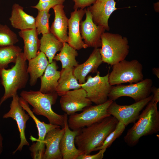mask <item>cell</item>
<instances>
[{"instance_id": "6da1fadb", "label": "cell", "mask_w": 159, "mask_h": 159, "mask_svg": "<svg viewBox=\"0 0 159 159\" xmlns=\"http://www.w3.org/2000/svg\"><path fill=\"white\" fill-rule=\"evenodd\" d=\"M118 120L110 115L89 126L81 128L75 139L77 148L85 154H89L101 146L115 128Z\"/></svg>"}, {"instance_id": "7a4b0ae2", "label": "cell", "mask_w": 159, "mask_h": 159, "mask_svg": "<svg viewBox=\"0 0 159 159\" xmlns=\"http://www.w3.org/2000/svg\"><path fill=\"white\" fill-rule=\"evenodd\" d=\"M157 104L150 101L140 115L137 121L127 130L124 140L129 146L136 145L143 136L159 131V112Z\"/></svg>"}, {"instance_id": "3957f363", "label": "cell", "mask_w": 159, "mask_h": 159, "mask_svg": "<svg viewBox=\"0 0 159 159\" xmlns=\"http://www.w3.org/2000/svg\"><path fill=\"white\" fill-rule=\"evenodd\" d=\"M26 61L21 52L11 68L0 69L1 82L4 89V94L0 101L1 105L17 94L18 90L26 87L29 79Z\"/></svg>"}, {"instance_id": "277c9868", "label": "cell", "mask_w": 159, "mask_h": 159, "mask_svg": "<svg viewBox=\"0 0 159 159\" xmlns=\"http://www.w3.org/2000/svg\"><path fill=\"white\" fill-rule=\"evenodd\" d=\"M21 97L33 107L32 112L38 115L46 117L50 123L64 126V115L54 112L52 106L56 102L58 95L57 92L43 93L39 91H22Z\"/></svg>"}, {"instance_id": "5b68a950", "label": "cell", "mask_w": 159, "mask_h": 159, "mask_svg": "<svg viewBox=\"0 0 159 159\" xmlns=\"http://www.w3.org/2000/svg\"><path fill=\"white\" fill-rule=\"evenodd\" d=\"M101 40L100 52L103 62L112 66L125 59L128 55L129 46L126 37L105 32Z\"/></svg>"}, {"instance_id": "8992f818", "label": "cell", "mask_w": 159, "mask_h": 159, "mask_svg": "<svg viewBox=\"0 0 159 159\" xmlns=\"http://www.w3.org/2000/svg\"><path fill=\"white\" fill-rule=\"evenodd\" d=\"M143 66L138 60L125 59L112 65L108 80L111 86L122 83H136L143 80Z\"/></svg>"}, {"instance_id": "52a82bcc", "label": "cell", "mask_w": 159, "mask_h": 159, "mask_svg": "<svg viewBox=\"0 0 159 159\" xmlns=\"http://www.w3.org/2000/svg\"><path fill=\"white\" fill-rule=\"evenodd\" d=\"M113 101L109 99L102 104L90 105L85 108L80 113H74L69 115L68 124L72 130L89 126L110 116L107 109Z\"/></svg>"}, {"instance_id": "ba28073f", "label": "cell", "mask_w": 159, "mask_h": 159, "mask_svg": "<svg viewBox=\"0 0 159 159\" xmlns=\"http://www.w3.org/2000/svg\"><path fill=\"white\" fill-rule=\"evenodd\" d=\"M152 85V80L146 78L127 85L120 84L112 86L108 99L115 101L120 97L127 96L132 98L135 102H139L150 96Z\"/></svg>"}, {"instance_id": "9c48e42d", "label": "cell", "mask_w": 159, "mask_h": 159, "mask_svg": "<svg viewBox=\"0 0 159 159\" xmlns=\"http://www.w3.org/2000/svg\"><path fill=\"white\" fill-rule=\"evenodd\" d=\"M96 76L87 77V81L81 84V87L86 91L87 97L96 105L102 104L108 100L111 86L109 82V73L104 76H100L98 71Z\"/></svg>"}, {"instance_id": "30bf717a", "label": "cell", "mask_w": 159, "mask_h": 159, "mask_svg": "<svg viewBox=\"0 0 159 159\" xmlns=\"http://www.w3.org/2000/svg\"><path fill=\"white\" fill-rule=\"evenodd\" d=\"M153 95L130 105H120L113 101L107 110L108 113L122 122L125 126L135 123L139 117L140 111L151 100Z\"/></svg>"}, {"instance_id": "8fae6325", "label": "cell", "mask_w": 159, "mask_h": 159, "mask_svg": "<svg viewBox=\"0 0 159 159\" xmlns=\"http://www.w3.org/2000/svg\"><path fill=\"white\" fill-rule=\"evenodd\" d=\"M19 102L23 108L28 113L35 122L38 131V138L34 140L36 141L29 148L31 155L34 159H42L45 150L44 139L47 133L51 130L61 127L51 123L47 124L40 121L34 115L30 108L28 103L21 97H19Z\"/></svg>"}, {"instance_id": "7c38bea8", "label": "cell", "mask_w": 159, "mask_h": 159, "mask_svg": "<svg viewBox=\"0 0 159 159\" xmlns=\"http://www.w3.org/2000/svg\"><path fill=\"white\" fill-rule=\"evenodd\" d=\"M12 97L10 110L3 115V117L11 118L16 121L17 124L19 132L20 143L16 149L13 152V154H14L17 151H21L24 146H29V145L26 138L25 130L26 123L30 116L25 112L24 110L20 105L19 97L17 94L14 95Z\"/></svg>"}, {"instance_id": "4fadbf2b", "label": "cell", "mask_w": 159, "mask_h": 159, "mask_svg": "<svg viewBox=\"0 0 159 159\" xmlns=\"http://www.w3.org/2000/svg\"><path fill=\"white\" fill-rule=\"evenodd\" d=\"M61 97V109L68 115L81 111L92 103L87 97L85 91L82 87L69 91Z\"/></svg>"}, {"instance_id": "5bb4252c", "label": "cell", "mask_w": 159, "mask_h": 159, "mask_svg": "<svg viewBox=\"0 0 159 159\" xmlns=\"http://www.w3.org/2000/svg\"><path fill=\"white\" fill-rule=\"evenodd\" d=\"M86 18L80 24V32L82 39L87 47L94 48L101 47V36L105 30L102 26L93 22L92 15L89 10L86 9Z\"/></svg>"}, {"instance_id": "9a60e30c", "label": "cell", "mask_w": 159, "mask_h": 159, "mask_svg": "<svg viewBox=\"0 0 159 159\" xmlns=\"http://www.w3.org/2000/svg\"><path fill=\"white\" fill-rule=\"evenodd\" d=\"M115 0H96L92 6L88 7L96 25L103 27L109 31L108 19L112 13L117 9Z\"/></svg>"}, {"instance_id": "2e32d148", "label": "cell", "mask_w": 159, "mask_h": 159, "mask_svg": "<svg viewBox=\"0 0 159 159\" xmlns=\"http://www.w3.org/2000/svg\"><path fill=\"white\" fill-rule=\"evenodd\" d=\"M64 132L60 140L59 147L62 159H77L84 154L78 149L75 144V139L79 133L80 129L71 130L68 124V115L65 113Z\"/></svg>"}, {"instance_id": "e0dca14e", "label": "cell", "mask_w": 159, "mask_h": 159, "mask_svg": "<svg viewBox=\"0 0 159 159\" xmlns=\"http://www.w3.org/2000/svg\"><path fill=\"white\" fill-rule=\"evenodd\" d=\"M86 9L74 10L70 13L68 20V44L76 50L87 48L82 40L80 32V24L85 14Z\"/></svg>"}, {"instance_id": "ac0fdd59", "label": "cell", "mask_w": 159, "mask_h": 159, "mask_svg": "<svg viewBox=\"0 0 159 159\" xmlns=\"http://www.w3.org/2000/svg\"><path fill=\"white\" fill-rule=\"evenodd\" d=\"M103 61L100 48H94L88 59L83 63L74 67V74L80 84L85 82L87 75L90 73H97Z\"/></svg>"}, {"instance_id": "d6986e66", "label": "cell", "mask_w": 159, "mask_h": 159, "mask_svg": "<svg viewBox=\"0 0 159 159\" xmlns=\"http://www.w3.org/2000/svg\"><path fill=\"white\" fill-rule=\"evenodd\" d=\"M64 127L49 131L45 138V152L42 159H62L60 149L61 139L64 132Z\"/></svg>"}, {"instance_id": "ffe728a7", "label": "cell", "mask_w": 159, "mask_h": 159, "mask_svg": "<svg viewBox=\"0 0 159 159\" xmlns=\"http://www.w3.org/2000/svg\"><path fill=\"white\" fill-rule=\"evenodd\" d=\"M63 4L57 5L52 8L54 18L51 27L50 32L53 34L63 43H67L68 37L67 34L68 19L64 10Z\"/></svg>"}, {"instance_id": "44dd1931", "label": "cell", "mask_w": 159, "mask_h": 159, "mask_svg": "<svg viewBox=\"0 0 159 159\" xmlns=\"http://www.w3.org/2000/svg\"><path fill=\"white\" fill-rule=\"evenodd\" d=\"M9 20L13 28L20 30L36 29L35 18L25 12L18 4L13 5Z\"/></svg>"}, {"instance_id": "7402d4cb", "label": "cell", "mask_w": 159, "mask_h": 159, "mask_svg": "<svg viewBox=\"0 0 159 159\" xmlns=\"http://www.w3.org/2000/svg\"><path fill=\"white\" fill-rule=\"evenodd\" d=\"M56 61L53 60L48 65L44 73L40 77L41 85L39 91L44 94L56 92L60 71Z\"/></svg>"}, {"instance_id": "603a6c76", "label": "cell", "mask_w": 159, "mask_h": 159, "mask_svg": "<svg viewBox=\"0 0 159 159\" xmlns=\"http://www.w3.org/2000/svg\"><path fill=\"white\" fill-rule=\"evenodd\" d=\"M19 35L24 41L23 53L25 59L28 61L35 57L39 51L40 44L36 29L20 30Z\"/></svg>"}, {"instance_id": "cb8c5ba5", "label": "cell", "mask_w": 159, "mask_h": 159, "mask_svg": "<svg viewBox=\"0 0 159 159\" xmlns=\"http://www.w3.org/2000/svg\"><path fill=\"white\" fill-rule=\"evenodd\" d=\"M28 61L27 71L30 77L29 85L32 86L43 75L49 63L45 54L41 51H38L35 57Z\"/></svg>"}, {"instance_id": "d4e9b609", "label": "cell", "mask_w": 159, "mask_h": 159, "mask_svg": "<svg viewBox=\"0 0 159 159\" xmlns=\"http://www.w3.org/2000/svg\"><path fill=\"white\" fill-rule=\"evenodd\" d=\"M74 67L62 68L58 81L56 92L61 96L71 90H76L81 87V84L73 73Z\"/></svg>"}, {"instance_id": "484cf974", "label": "cell", "mask_w": 159, "mask_h": 159, "mask_svg": "<svg viewBox=\"0 0 159 159\" xmlns=\"http://www.w3.org/2000/svg\"><path fill=\"white\" fill-rule=\"evenodd\" d=\"M40 43L39 49L45 54L49 63L53 61L56 53L63 46V43L51 32L42 35Z\"/></svg>"}, {"instance_id": "4316f807", "label": "cell", "mask_w": 159, "mask_h": 159, "mask_svg": "<svg viewBox=\"0 0 159 159\" xmlns=\"http://www.w3.org/2000/svg\"><path fill=\"white\" fill-rule=\"evenodd\" d=\"M78 55L76 50L67 43L64 42L63 43L62 47L60 52L55 55L54 59L61 62L62 68L74 67L78 64L76 59V57Z\"/></svg>"}, {"instance_id": "83f0119b", "label": "cell", "mask_w": 159, "mask_h": 159, "mask_svg": "<svg viewBox=\"0 0 159 159\" xmlns=\"http://www.w3.org/2000/svg\"><path fill=\"white\" fill-rule=\"evenodd\" d=\"M22 49L14 45L0 46V69H6L10 63H15Z\"/></svg>"}, {"instance_id": "f1b7e54d", "label": "cell", "mask_w": 159, "mask_h": 159, "mask_svg": "<svg viewBox=\"0 0 159 159\" xmlns=\"http://www.w3.org/2000/svg\"><path fill=\"white\" fill-rule=\"evenodd\" d=\"M50 16L49 10L38 11L35 18L36 29L38 35L50 32L49 21Z\"/></svg>"}, {"instance_id": "f546056e", "label": "cell", "mask_w": 159, "mask_h": 159, "mask_svg": "<svg viewBox=\"0 0 159 159\" xmlns=\"http://www.w3.org/2000/svg\"><path fill=\"white\" fill-rule=\"evenodd\" d=\"M18 42L16 34L6 25L0 23V46L14 45Z\"/></svg>"}, {"instance_id": "4dcf8cb0", "label": "cell", "mask_w": 159, "mask_h": 159, "mask_svg": "<svg viewBox=\"0 0 159 159\" xmlns=\"http://www.w3.org/2000/svg\"><path fill=\"white\" fill-rule=\"evenodd\" d=\"M125 127L122 122L119 121L115 129L106 138L102 145L95 149L94 151L110 147L114 141L121 135L125 130Z\"/></svg>"}, {"instance_id": "1f68e13d", "label": "cell", "mask_w": 159, "mask_h": 159, "mask_svg": "<svg viewBox=\"0 0 159 159\" xmlns=\"http://www.w3.org/2000/svg\"><path fill=\"white\" fill-rule=\"evenodd\" d=\"M74 2V4L73 9L74 10L78 8L83 9L86 7L90 6L93 4L96 0H72Z\"/></svg>"}, {"instance_id": "d6a6232c", "label": "cell", "mask_w": 159, "mask_h": 159, "mask_svg": "<svg viewBox=\"0 0 159 159\" xmlns=\"http://www.w3.org/2000/svg\"><path fill=\"white\" fill-rule=\"evenodd\" d=\"M106 149L104 148L100 150L97 153L93 155L83 154L80 155L77 159H102L104 157V153Z\"/></svg>"}, {"instance_id": "836d02e7", "label": "cell", "mask_w": 159, "mask_h": 159, "mask_svg": "<svg viewBox=\"0 0 159 159\" xmlns=\"http://www.w3.org/2000/svg\"><path fill=\"white\" fill-rule=\"evenodd\" d=\"M151 92H153V95L151 101L157 104L159 101V88L152 87Z\"/></svg>"}, {"instance_id": "e575fe53", "label": "cell", "mask_w": 159, "mask_h": 159, "mask_svg": "<svg viewBox=\"0 0 159 159\" xmlns=\"http://www.w3.org/2000/svg\"><path fill=\"white\" fill-rule=\"evenodd\" d=\"M65 0H39L38 2L42 3L45 2H49L56 4L57 5L63 4Z\"/></svg>"}, {"instance_id": "d590c367", "label": "cell", "mask_w": 159, "mask_h": 159, "mask_svg": "<svg viewBox=\"0 0 159 159\" xmlns=\"http://www.w3.org/2000/svg\"><path fill=\"white\" fill-rule=\"evenodd\" d=\"M153 73L158 78H159V68H153L152 69Z\"/></svg>"}, {"instance_id": "8d00e7d4", "label": "cell", "mask_w": 159, "mask_h": 159, "mask_svg": "<svg viewBox=\"0 0 159 159\" xmlns=\"http://www.w3.org/2000/svg\"><path fill=\"white\" fill-rule=\"evenodd\" d=\"M1 104H0V107ZM3 138L2 136L0 133V155L1 154L3 150Z\"/></svg>"}]
</instances>
